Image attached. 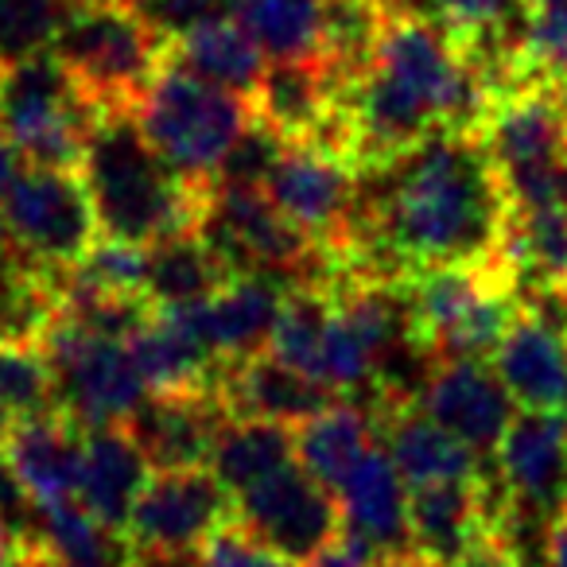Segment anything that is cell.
I'll list each match as a JSON object with an SVG mask.
<instances>
[{
  "mask_svg": "<svg viewBox=\"0 0 567 567\" xmlns=\"http://www.w3.org/2000/svg\"><path fill=\"white\" fill-rule=\"evenodd\" d=\"M167 51L172 40L133 0H71L51 40V55L97 113H133L164 71Z\"/></svg>",
  "mask_w": 567,
  "mask_h": 567,
  "instance_id": "3",
  "label": "cell"
},
{
  "mask_svg": "<svg viewBox=\"0 0 567 567\" xmlns=\"http://www.w3.org/2000/svg\"><path fill=\"white\" fill-rule=\"evenodd\" d=\"M229 280H234V268L214 252V245L198 229L148 245L144 296L152 300V308H187V303L210 300Z\"/></svg>",
  "mask_w": 567,
  "mask_h": 567,
  "instance_id": "26",
  "label": "cell"
},
{
  "mask_svg": "<svg viewBox=\"0 0 567 567\" xmlns=\"http://www.w3.org/2000/svg\"><path fill=\"white\" fill-rule=\"evenodd\" d=\"M497 509H502V494L486 474L412 486L409 548L447 567L482 528L497 525Z\"/></svg>",
  "mask_w": 567,
  "mask_h": 567,
  "instance_id": "16",
  "label": "cell"
},
{
  "mask_svg": "<svg viewBox=\"0 0 567 567\" xmlns=\"http://www.w3.org/2000/svg\"><path fill=\"white\" fill-rule=\"evenodd\" d=\"M370 567H440L435 559H427V556H420V551H393V556H378Z\"/></svg>",
  "mask_w": 567,
  "mask_h": 567,
  "instance_id": "42",
  "label": "cell"
},
{
  "mask_svg": "<svg viewBox=\"0 0 567 567\" xmlns=\"http://www.w3.org/2000/svg\"><path fill=\"white\" fill-rule=\"evenodd\" d=\"M494 463V482L505 497L497 528L517 536L536 517L548 520L567 497V420L559 412H517Z\"/></svg>",
  "mask_w": 567,
  "mask_h": 567,
  "instance_id": "12",
  "label": "cell"
},
{
  "mask_svg": "<svg viewBox=\"0 0 567 567\" xmlns=\"http://www.w3.org/2000/svg\"><path fill=\"white\" fill-rule=\"evenodd\" d=\"M167 59L187 71H195L198 79L218 82L226 90L252 97L260 90L268 74V55L252 43V35L234 20V12H214L203 24H195L190 32H183L179 40H172Z\"/></svg>",
  "mask_w": 567,
  "mask_h": 567,
  "instance_id": "24",
  "label": "cell"
},
{
  "mask_svg": "<svg viewBox=\"0 0 567 567\" xmlns=\"http://www.w3.org/2000/svg\"><path fill=\"white\" fill-rule=\"evenodd\" d=\"M71 0H0V66L51 51Z\"/></svg>",
  "mask_w": 567,
  "mask_h": 567,
  "instance_id": "33",
  "label": "cell"
},
{
  "mask_svg": "<svg viewBox=\"0 0 567 567\" xmlns=\"http://www.w3.org/2000/svg\"><path fill=\"white\" fill-rule=\"evenodd\" d=\"M370 412L381 443H385L401 478L409 482V489L427 486V482H455L482 474L478 455L463 440H455L447 427L435 424L416 401L370 404Z\"/></svg>",
  "mask_w": 567,
  "mask_h": 567,
  "instance_id": "21",
  "label": "cell"
},
{
  "mask_svg": "<svg viewBox=\"0 0 567 567\" xmlns=\"http://www.w3.org/2000/svg\"><path fill=\"white\" fill-rule=\"evenodd\" d=\"M0 74H4V66H0Z\"/></svg>",
  "mask_w": 567,
  "mask_h": 567,
  "instance_id": "46",
  "label": "cell"
},
{
  "mask_svg": "<svg viewBox=\"0 0 567 567\" xmlns=\"http://www.w3.org/2000/svg\"><path fill=\"white\" fill-rule=\"evenodd\" d=\"M71 280L102 288V292H128L144 296V276H148V249L117 237H97V245L71 268Z\"/></svg>",
  "mask_w": 567,
  "mask_h": 567,
  "instance_id": "34",
  "label": "cell"
},
{
  "mask_svg": "<svg viewBox=\"0 0 567 567\" xmlns=\"http://www.w3.org/2000/svg\"><path fill=\"white\" fill-rule=\"evenodd\" d=\"M373 443H378L373 412L354 401H334L296 427V463L327 489H339V482Z\"/></svg>",
  "mask_w": 567,
  "mask_h": 567,
  "instance_id": "27",
  "label": "cell"
},
{
  "mask_svg": "<svg viewBox=\"0 0 567 567\" xmlns=\"http://www.w3.org/2000/svg\"><path fill=\"white\" fill-rule=\"evenodd\" d=\"M20 152H17V144L9 141V133L0 128V203L9 198V190H12V183L20 179Z\"/></svg>",
  "mask_w": 567,
  "mask_h": 567,
  "instance_id": "41",
  "label": "cell"
},
{
  "mask_svg": "<svg viewBox=\"0 0 567 567\" xmlns=\"http://www.w3.org/2000/svg\"><path fill=\"white\" fill-rule=\"evenodd\" d=\"M210 4H218V9H221V4H234V0H210Z\"/></svg>",
  "mask_w": 567,
  "mask_h": 567,
  "instance_id": "45",
  "label": "cell"
},
{
  "mask_svg": "<svg viewBox=\"0 0 567 567\" xmlns=\"http://www.w3.org/2000/svg\"><path fill=\"white\" fill-rule=\"evenodd\" d=\"M82 435L86 432L63 412H40V416H24L9 424L0 451H4L12 474L20 478L35 509L79 497Z\"/></svg>",
  "mask_w": 567,
  "mask_h": 567,
  "instance_id": "19",
  "label": "cell"
},
{
  "mask_svg": "<svg viewBox=\"0 0 567 567\" xmlns=\"http://www.w3.org/2000/svg\"><path fill=\"white\" fill-rule=\"evenodd\" d=\"M296 463V427L272 424V420L229 416L218 427V440L210 447V471L229 494H245L260 478Z\"/></svg>",
  "mask_w": 567,
  "mask_h": 567,
  "instance_id": "29",
  "label": "cell"
},
{
  "mask_svg": "<svg viewBox=\"0 0 567 567\" xmlns=\"http://www.w3.org/2000/svg\"><path fill=\"white\" fill-rule=\"evenodd\" d=\"M218 396L229 416L245 420H272V424L300 427L327 404L342 401L316 378L292 370L288 362L272 358L268 350L249 358H237L218 370Z\"/></svg>",
  "mask_w": 567,
  "mask_h": 567,
  "instance_id": "17",
  "label": "cell"
},
{
  "mask_svg": "<svg viewBox=\"0 0 567 567\" xmlns=\"http://www.w3.org/2000/svg\"><path fill=\"white\" fill-rule=\"evenodd\" d=\"M556 203L567 210V159L559 164V172H556Z\"/></svg>",
  "mask_w": 567,
  "mask_h": 567,
  "instance_id": "43",
  "label": "cell"
},
{
  "mask_svg": "<svg viewBox=\"0 0 567 567\" xmlns=\"http://www.w3.org/2000/svg\"><path fill=\"white\" fill-rule=\"evenodd\" d=\"M97 117L51 51L0 74V128L32 167H82Z\"/></svg>",
  "mask_w": 567,
  "mask_h": 567,
  "instance_id": "6",
  "label": "cell"
},
{
  "mask_svg": "<svg viewBox=\"0 0 567 567\" xmlns=\"http://www.w3.org/2000/svg\"><path fill=\"white\" fill-rule=\"evenodd\" d=\"M226 520H234V494L218 474L210 466H175L148 478L125 536L136 559H195Z\"/></svg>",
  "mask_w": 567,
  "mask_h": 567,
  "instance_id": "9",
  "label": "cell"
},
{
  "mask_svg": "<svg viewBox=\"0 0 567 567\" xmlns=\"http://www.w3.org/2000/svg\"><path fill=\"white\" fill-rule=\"evenodd\" d=\"M489 365L520 412L567 409V323L520 303Z\"/></svg>",
  "mask_w": 567,
  "mask_h": 567,
  "instance_id": "15",
  "label": "cell"
},
{
  "mask_svg": "<svg viewBox=\"0 0 567 567\" xmlns=\"http://www.w3.org/2000/svg\"><path fill=\"white\" fill-rule=\"evenodd\" d=\"M40 347L55 378V412L74 420L82 432L128 424V416L148 401V385L125 339H105L55 319Z\"/></svg>",
  "mask_w": 567,
  "mask_h": 567,
  "instance_id": "8",
  "label": "cell"
},
{
  "mask_svg": "<svg viewBox=\"0 0 567 567\" xmlns=\"http://www.w3.org/2000/svg\"><path fill=\"white\" fill-rule=\"evenodd\" d=\"M152 474H156V466L148 463V455L125 424L94 427L82 435L79 502L117 533H125L133 505L141 502Z\"/></svg>",
  "mask_w": 567,
  "mask_h": 567,
  "instance_id": "22",
  "label": "cell"
},
{
  "mask_svg": "<svg viewBox=\"0 0 567 567\" xmlns=\"http://www.w3.org/2000/svg\"><path fill=\"white\" fill-rule=\"evenodd\" d=\"M136 567H141V564H136Z\"/></svg>",
  "mask_w": 567,
  "mask_h": 567,
  "instance_id": "49",
  "label": "cell"
},
{
  "mask_svg": "<svg viewBox=\"0 0 567 567\" xmlns=\"http://www.w3.org/2000/svg\"><path fill=\"white\" fill-rule=\"evenodd\" d=\"M35 505L28 502L24 486H20V478L12 474L9 458H4V451H0V517L9 520V525H17L20 533L32 540V525H35Z\"/></svg>",
  "mask_w": 567,
  "mask_h": 567,
  "instance_id": "37",
  "label": "cell"
},
{
  "mask_svg": "<svg viewBox=\"0 0 567 567\" xmlns=\"http://www.w3.org/2000/svg\"><path fill=\"white\" fill-rule=\"evenodd\" d=\"M0 567H32V540L0 517Z\"/></svg>",
  "mask_w": 567,
  "mask_h": 567,
  "instance_id": "40",
  "label": "cell"
},
{
  "mask_svg": "<svg viewBox=\"0 0 567 567\" xmlns=\"http://www.w3.org/2000/svg\"><path fill=\"white\" fill-rule=\"evenodd\" d=\"M265 190L296 226L316 237L334 260H347L354 249L358 221V172L350 159L323 144L284 141Z\"/></svg>",
  "mask_w": 567,
  "mask_h": 567,
  "instance_id": "10",
  "label": "cell"
},
{
  "mask_svg": "<svg viewBox=\"0 0 567 567\" xmlns=\"http://www.w3.org/2000/svg\"><path fill=\"white\" fill-rule=\"evenodd\" d=\"M416 404L478 458L497 455L505 432L517 420V404L486 358H440Z\"/></svg>",
  "mask_w": 567,
  "mask_h": 567,
  "instance_id": "13",
  "label": "cell"
},
{
  "mask_svg": "<svg viewBox=\"0 0 567 567\" xmlns=\"http://www.w3.org/2000/svg\"><path fill=\"white\" fill-rule=\"evenodd\" d=\"M432 17L471 51L482 74H489L509 59L525 20V4L520 0H432Z\"/></svg>",
  "mask_w": 567,
  "mask_h": 567,
  "instance_id": "30",
  "label": "cell"
},
{
  "mask_svg": "<svg viewBox=\"0 0 567 567\" xmlns=\"http://www.w3.org/2000/svg\"><path fill=\"white\" fill-rule=\"evenodd\" d=\"M447 567H533L528 556L502 533V528H482Z\"/></svg>",
  "mask_w": 567,
  "mask_h": 567,
  "instance_id": "36",
  "label": "cell"
},
{
  "mask_svg": "<svg viewBox=\"0 0 567 567\" xmlns=\"http://www.w3.org/2000/svg\"><path fill=\"white\" fill-rule=\"evenodd\" d=\"M370 564H373V551L365 548L362 540H354V536L342 533L339 540H334L323 556L311 559L308 567H370Z\"/></svg>",
  "mask_w": 567,
  "mask_h": 567,
  "instance_id": "39",
  "label": "cell"
},
{
  "mask_svg": "<svg viewBox=\"0 0 567 567\" xmlns=\"http://www.w3.org/2000/svg\"><path fill=\"white\" fill-rule=\"evenodd\" d=\"M133 362L141 370L148 396H175V393H210L218 385L221 365L198 347V339L172 316L159 311L128 339Z\"/></svg>",
  "mask_w": 567,
  "mask_h": 567,
  "instance_id": "23",
  "label": "cell"
},
{
  "mask_svg": "<svg viewBox=\"0 0 567 567\" xmlns=\"http://www.w3.org/2000/svg\"><path fill=\"white\" fill-rule=\"evenodd\" d=\"M32 551L51 567H136L128 536L97 520L79 497L35 509Z\"/></svg>",
  "mask_w": 567,
  "mask_h": 567,
  "instance_id": "25",
  "label": "cell"
},
{
  "mask_svg": "<svg viewBox=\"0 0 567 567\" xmlns=\"http://www.w3.org/2000/svg\"><path fill=\"white\" fill-rule=\"evenodd\" d=\"M513 74L520 86H551L567 94V4L525 12L513 40Z\"/></svg>",
  "mask_w": 567,
  "mask_h": 567,
  "instance_id": "31",
  "label": "cell"
},
{
  "mask_svg": "<svg viewBox=\"0 0 567 567\" xmlns=\"http://www.w3.org/2000/svg\"><path fill=\"white\" fill-rule=\"evenodd\" d=\"M234 520L265 548L311 564L342 536V509L334 489L316 482L300 463L260 478L234 497Z\"/></svg>",
  "mask_w": 567,
  "mask_h": 567,
  "instance_id": "11",
  "label": "cell"
},
{
  "mask_svg": "<svg viewBox=\"0 0 567 567\" xmlns=\"http://www.w3.org/2000/svg\"><path fill=\"white\" fill-rule=\"evenodd\" d=\"M9 424H12L9 409H4V404H0V440H4V432H9Z\"/></svg>",
  "mask_w": 567,
  "mask_h": 567,
  "instance_id": "44",
  "label": "cell"
},
{
  "mask_svg": "<svg viewBox=\"0 0 567 567\" xmlns=\"http://www.w3.org/2000/svg\"><path fill=\"white\" fill-rule=\"evenodd\" d=\"M564 300H567V292H564Z\"/></svg>",
  "mask_w": 567,
  "mask_h": 567,
  "instance_id": "47",
  "label": "cell"
},
{
  "mask_svg": "<svg viewBox=\"0 0 567 567\" xmlns=\"http://www.w3.org/2000/svg\"><path fill=\"white\" fill-rule=\"evenodd\" d=\"M409 482L389 458L385 443H373L334 489L342 509V533L362 540L373 559L409 551Z\"/></svg>",
  "mask_w": 567,
  "mask_h": 567,
  "instance_id": "18",
  "label": "cell"
},
{
  "mask_svg": "<svg viewBox=\"0 0 567 567\" xmlns=\"http://www.w3.org/2000/svg\"><path fill=\"white\" fill-rule=\"evenodd\" d=\"M564 412H567V409H564ZM564 420H567V416H564Z\"/></svg>",
  "mask_w": 567,
  "mask_h": 567,
  "instance_id": "48",
  "label": "cell"
},
{
  "mask_svg": "<svg viewBox=\"0 0 567 567\" xmlns=\"http://www.w3.org/2000/svg\"><path fill=\"white\" fill-rule=\"evenodd\" d=\"M198 234L214 245L234 276H272L284 284H331L339 260L296 226L265 187L214 183Z\"/></svg>",
  "mask_w": 567,
  "mask_h": 567,
  "instance_id": "5",
  "label": "cell"
},
{
  "mask_svg": "<svg viewBox=\"0 0 567 567\" xmlns=\"http://www.w3.org/2000/svg\"><path fill=\"white\" fill-rule=\"evenodd\" d=\"M509 214V190L482 136L443 128L358 175L354 249L339 268L401 280L412 268L489 260Z\"/></svg>",
  "mask_w": 567,
  "mask_h": 567,
  "instance_id": "1",
  "label": "cell"
},
{
  "mask_svg": "<svg viewBox=\"0 0 567 567\" xmlns=\"http://www.w3.org/2000/svg\"><path fill=\"white\" fill-rule=\"evenodd\" d=\"M229 12L268 63H327L323 0H234Z\"/></svg>",
  "mask_w": 567,
  "mask_h": 567,
  "instance_id": "28",
  "label": "cell"
},
{
  "mask_svg": "<svg viewBox=\"0 0 567 567\" xmlns=\"http://www.w3.org/2000/svg\"><path fill=\"white\" fill-rule=\"evenodd\" d=\"M79 172L94 198L102 237L144 249L172 234L198 229L210 198V187H195L167 167L136 125V113L97 117Z\"/></svg>",
  "mask_w": 567,
  "mask_h": 567,
  "instance_id": "2",
  "label": "cell"
},
{
  "mask_svg": "<svg viewBox=\"0 0 567 567\" xmlns=\"http://www.w3.org/2000/svg\"><path fill=\"white\" fill-rule=\"evenodd\" d=\"M229 420L218 385L210 393H175V396H148L141 409L128 416V432L141 443L148 463L156 471L175 466H206L210 447L218 440V427Z\"/></svg>",
  "mask_w": 567,
  "mask_h": 567,
  "instance_id": "20",
  "label": "cell"
},
{
  "mask_svg": "<svg viewBox=\"0 0 567 567\" xmlns=\"http://www.w3.org/2000/svg\"><path fill=\"white\" fill-rule=\"evenodd\" d=\"M0 404L12 420L55 412V378L43 347H0Z\"/></svg>",
  "mask_w": 567,
  "mask_h": 567,
  "instance_id": "32",
  "label": "cell"
},
{
  "mask_svg": "<svg viewBox=\"0 0 567 567\" xmlns=\"http://www.w3.org/2000/svg\"><path fill=\"white\" fill-rule=\"evenodd\" d=\"M0 234L43 272L66 276L102 237L79 167H28L0 203Z\"/></svg>",
  "mask_w": 567,
  "mask_h": 567,
  "instance_id": "7",
  "label": "cell"
},
{
  "mask_svg": "<svg viewBox=\"0 0 567 567\" xmlns=\"http://www.w3.org/2000/svg\"><path fill=\"white\" fill-rule=\"evenodd\" d=\"M195 567H303V564L265 548V544L245 533L237 520H226V525L198 548Z\"/></svg>",
  "mask_w": 567,
  "mask_h": 567,
  "instance_id": "35",
  "label": "cell"
},
{
  "mask_svg": "<svg viewBox=\"0 0 567 567\" xmlns=\"http://www.w3.org/2000/svg\"><path fill=\"white\" fill-rule=\"evenodd\" d=\"M540 559L544 567H567V497L551 509L540 533Z\"/></svg>",
  "mask_w": 567,
  "mask_h": 567,
  "instance_id": "38",
  "label": "cell"
},
{
  "mask_svg": "<svg viewBox=\"0 0 567 567\" xmlns=\"http://www.w3.org/2000/svg\"><path fill=\"white\" fill-rule=\"evenodd\" d=\"M136 125L179 179L214 187L234 144L257 121L252 97L198 79L167 59L164 71L136 105Z\"/></svg>",
  "mask_w": 567,
  "mask_h": 567,
  "instance_id": "4",
  "label": "cell"
},
{
  "mask_svg": "<svg viewBox=\"0 0 567 567\" xmlns=\"http://www.w3.org/2000/svg\"><path fill=\"white\" fill-rule=\"evenodd\" d=\"M288 288L292 284L249 272V276H234L210 300L187 303V308H159V311H172L195 334L198 347L218 365H226L237 362V358L268 350V339H272L276 316H280Z\"/></svg>",
  "mask_w": 567,
  "mask_h": 567,
  "instance_id": "14",
  "label": "cell"
}]
</instances>
